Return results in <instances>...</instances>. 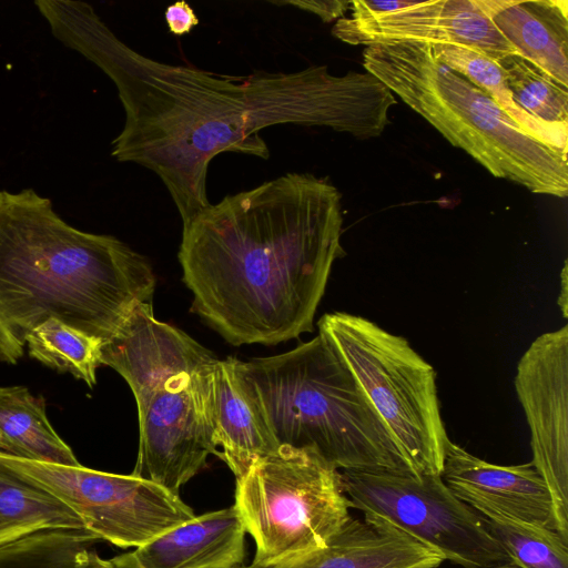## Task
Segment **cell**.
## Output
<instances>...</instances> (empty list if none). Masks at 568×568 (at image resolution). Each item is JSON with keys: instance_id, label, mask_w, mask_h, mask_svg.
<instances>
[{"instance_id": "obj_28", "label": "cell", "mask_w": 568, "mask_h": 568, "mask_svg": "<svg viewBox=\"0 0 568 568\" xmlns=\"http://www.w3.org/2000/svg\"><path fill=\"white\" fill-rule=\"evenodd\" d=\"M560 277H561V281H560V292H559V296H558V305L561 310V313H562V316L566 318L567 317V297H568V294H567V261L565 262L564 264V267H562V271H561V274H560Z\"/></svg>"}, {"instance_id": "obj_6", "label": "cell", "mask_w": 568, "mask_h": 568, "mask_svg": "<svg viewBox=\"0 0 568 568\" xmlns=\"http://www.w3.org/2000/svg\"><path fill=\"white\" fill-rule=\"evenodd\" d=\"M318 333L353 374L416 475H442L450 439L436 372L399 335L349 313L318 321Z\"/></svg>"}, {"instance_id": "obj_20", "label": "cell", "mask_w": 568, "mask_h": 568, "mask_svg": "<svg viewBox=\"0 0 568 568\" xmlns=\"http://www.w3.org/2000/svg\"><path fill=\"white\" fill-rule=\"evenodd\" d=\"M434 57L487 93L520 128L545 143L568 151V128L544 123L514 100L499 64L471 48L456 44H429Z\"/></svg>"}, {"instance_id": "obj_24", "label": "cell", "mask_w": 568, "mask_h": 568, "mask_svg": "<svg viewBox=\"0 0 568 568\" xmlns=\"http://www.w3.org/2000/svg\"><path fill=\"white\" fill-rule=\"evenodd\" d=\"M516 568H568V539L558 531L498 514L480 515Z\"/></svg>"}, {"instance_id": "obj_12", "label": "cell", "mask_w": 568, "mask_h": 568, "mask_svg": "<svg viewBox=\"0 0 568 568\" xmlns=\"http://www.w3.org/2000/svg\"><path fill=\"white\" fill-rule=\"evenodd\" d=\"M503 0L410 1L383 16L341 18L332 29L352 45L416 42L471 48L497 61L518 54L491 20Z\"/></svg>"}, {"instance_id": "obj_15", "label": "cell", "mask_w": 568, "mask_h": 568, "mask_svg": "<svg viewBox=\"0 0 568 568\" xmlns=\"http://www.w3.org/2000/svg\"><path fill=\"white\" fill-rule=\"evenodd\" d=\"M445 558L387 520L364 515L347 523L320 548L240 568H437Z\"/></svg>"}, {"instance_id": "obj_13", "label": "cell", "mask_w": 568, "mask_h": 568, "mask_svg": "<svg viewBox=\"0 0 568 568\" xmlns=\"http://www.w3.org/2000/svg\"><path fill=\"white\" fill-rule=\"evenodd\" d=\"M216 359L183 331L158 321L151 303H141L103 343L101 362L126 381L140 413L170 377L197 374Z\"/></svg>"}, {"instance_id": "obj_11", "label": "cell", "mask_w": 568, "mask_h": 568, "mask_svg": "<svg viewBox=\"0 0 568 568\" xmlns=\"http://www.w3.org/2000/svg\"><path fill=\"white\" fill-rule=\"evenodd\" d=\"M515 389L530 433L531 464L568 539V327L539 335L517 364Z\"/></svg>"}, {"instance_id": "obj_21", "label": "cell", "mask_w": 568, "mask_h": 568, "mask_svg": "<svg viewBox=\"0 0 568 568\" xmlns=\"http://www.w3.org/2000/svg\"><path fill=\"white\" fill-rule=\"evenodd\" d=\"M98 540L85 528L37 530L0 544V568H114Z\"/></svg>"}, {"instance_id": "obj_8", "label": "cell", "mask_w": 568, "mask_h": 568, "mask_svg": "<svg viewBox=\"0 0 568 568\" xmlns=\"http://www.w3.org/2000/svg\"><path fill=\"white\" fill-rule=\"evenodd\" d=\"M351 508L377 516L464 568L509 564L483 517L460 500L442 475L341 470Z\"/></svg>"}, {"instance_id": "obj_4", "label": "cell", "mask_w": 568, "mask_h": 568, "mask_svg": "<svg viewBox=\"0 0 568 568\" xmlns=\"http://www.w3.org/2000/svg\"><path fill=\"white\" fill-rule=\"evenodd\" d=\"M240 368L280 446L313 449L339 470L416 475L320 333L286 353L241 362Z\"/></svg>"}, {"instance_id": "obj_29", "label": "cell", "mask_w": 568, "mask_h": 568, "mask_svg": "<svg viewBox=\"0 0 568 568\" xmlns=\"http://www.w3.org/2000/svg\"><path fill=\"white\" fill-rule=\"evenodd\" d=\"M27 534L30 532L26 529L0 524V544L10 541Z\"/></svg>"}, {"instance_id": "obj_5", "label": "cell", "mask_w": 568, "mask_h": 568, "mask_svg": "<svg viewBox=\"0 0 568 568\" xmlns=\"http://www.w3.org/2000/svg\"><path fill=\"white\" fill-rule=\"evenodd\" d=\"M363 67L495 178L567 196V152L527 133L487 93L439 62L429 44H373L363 52Z\"/></svg>"}, {"instance_id": "obj_7", "label": "cell", "mask_w": 568, "mask_h": 568, "mask_svg": "<svg viewBox=\"0 0 568 568\" xmlns=\"http://www.w3.org/2000/svg\"><path fill=\"white\" fill-rule=\"evenodd\" d=\"M254 560L325 546L349 520L341 470L308 448L281 445L236 479L235 504Z\"/></svg>"}, {"instance_id": "obj_16", "label": "cell", "mask_w": 568, "mask_h": 568, "mask_svg": "<svg viewBox=\"0 0 568 568\" xmlns=\"http://www.w3.org/2000/svg\"><path fill=\"white\" fill-rule=\"evenodd\" d=\"M235 357L216 359L207 373L209 409L220 457L235 478L280 447Z\"/></svg>"}, {"instance_id": "obj_27", "label": "cell", "mask_w": 568, "mask_h": 568, "mask_svg": "<svg viewBox=\"0 0 568 568\" xmlns=\"http://www.w3.org/2000/svg\"><path fill=\"white\" fill-rule=\"evenodd\" d=\"M351 1L326 0V1H287L281 4H291L302 10L310 11L320 17L324 22H331L344 17L349 10Z\"/></svg>"}, {"instance_id": "obj_2", "label": "cell", "mask_w": 568, "mask_h": 568, "mask_svg": "<svg viewBox=\"0 0 568 568\" xmlns=\"http://www.w3.org/2000/svg\"><path fill=\"white\" fill-rule=\"evenodd\" d=\"M342 196L291 172L210 204L182 226L179 261L193 310L233 345H275L313 332L344 255Z\"/></svg>"}, {"instance_id": "obj_18", "label": "cell", "mask_w": 568, "mask_h": 568, "mask_svg": "<svg viewBox=\"0 0 568 568\" xmlns=\"http://www.w3.org/2000/svg\"><path fill=\"white\" fill-rule=\"evenodd\" d=\"M568 2L507 1L491 20L518 54L568 87Z\"/></svg>"}, {"instance_id": "obj_30", "label": "cell", "mask_w": 568, "mask_h": 568, "mask_svg": "<svg viewBox=\"0 0 568 568\" xmlns=\"http://www.w3.org/2000/svg\"><path fill=\"white\" fill-rule=\"evenodd\" d=\"M111 561L114 568H138L123 559L121 555L112 558Z\"/></svg>"}, {"instance_id": "obj_19", "label": "cell", "mask_w": 568, "mask_h": 568, "mask_svg": "<svg viewBox=\"0 0 568 568\" xmlns=\"http://www.w3.org/2000/svg\"><path fill=\"white\" fill-rule=\"evenodd\" d=\"M0 454L60 465H81L51 426L45 404L23 386L0 387Z\"/></svg>"}, {"instance_id": "obj_1", "label": "cell", "mask_w": 568, "mask_h": 568, "mask_svg": "<svg viewBox=\"0 0 568 568\" xmlns=\"http://www.w3.org/2000/svg\"><path fill=\"white\" fill-rule=\"evenodd\" d=\"M53 37L114 83L124 124L112 141L119 162L152 171L182 226L206 209L212 160L224 152L270 158L260 131L325 126L366 140L390 123L394 93L369 72L335 75L326 65L244 77L170 64L133 50L85 2L50 0L40 10Z\"/></svg>"}, {"instance_id": "obj_26", "label": "cell", "mask_w": 568, "mask_h": 568, "mask_svg": "<svg viewBox=\"0 0 568 568\" xmlns=\"http://www.w3.org/2000/svg\"><path fill=\"white\" fill-rule=\"evenodd\" d=\"M169 30L174 36H183L199 24V18L185 1L169 6L164 12Z\"/></svg>"}, {"instance_id": "obj_23", "label": "cell", "mask_w": 568, "mask_h": 568, "mask_svg": "<svg viewBox=\"0 0 568 568\" xmlns=\"http://www.w3.org/2000/svg\"><path fill=\"white\" fill-rule=\"evenodd\" d=\"M0 524L29 532L84 528L78 515L65 504L1 465Z\"/></svg>"}, {"instance_id": "obj_25", "label": "cell", "mask_w": 568, "mask_h": 568, "mask_svg": "<svg viewBox=\"0 0 568 568\" xmlns=\"http://www.w3.org/2000/svg\"><path fill=\"white\" fill-rule=\"evenodd\" d=\"M496 62L523 110L544 123L568 128V87L519 54H509Z\"/></svg>"}, {"instance_id": "obj_3", "label": "cell", "mask_w": 568, "mask_h": 568, "mask_svg": "<svg viewBox=\"0 0 568 568\" xmlns=\"http://www.w3.org/2000/svg\"><path fill=\"white\" fill-rule=\"evenodd\" d=\"M154 288L122 241L73 227L33 189L0 191V361L16 364L48 318L106 342Z\"/></svg>"}, {"instance_id": "obj_17", "label": "cell", "mask_w": 568, "mask_h": 568, "mask_svg": "<svg viewBox=\"0 0 568 568\" xmlns=\"http://www.w3.org/2000/svg\"><path fill=\"white\" fill-rule=\"evenodd\" d=\"M246 530L233 505L163 532L122 558L138 568H240Z\"/></svg>"}, {"instance_id": "obj_14", "label": "cell", "mask_w": 568, "mask_h": 568, "mask_svg": "<svg viewBox=\"0 0 568 568\" xmlns=\"http://www.w3.org/2000/svg\"><path fill=\"white\" fill-rule=\"evenodd\" d=\"M442 478L460 500L479 515L498 514L560 534L550 493L531 462L496 465L450 442Z\"/></svg>"}, {"instance_id": "obj_31", "label": "cell", "mask_w": 568, "mask_h": 568, "mask_svg": "<svg viewBox=\"0 0 568 568\" xmlns=\"http://www.w3.org/2000/svg\"><path fill=\"white\" fill-rule=\"evenodd\" d=\"M488 568H516L509 564H500V565H496V566H493V567H488Z\"/></svg>"}, {"instance_id": "obj_10", "label": "cell", "mask_w": 568, "mask_h": 568, "mask_svg": "<svg viewBox=\"0 0 568 568\" xmlns=\"http://www.w3.org/2000/svg\"><path fill=\"white\" fill-rule=\"evenodd\" d=\"M211 366L197 374L170 377L138 413L134 475L179 495L180 488L206 466L209 455L220 456L209 409Z\"/></svg>"}, {"instance_id": "obj_9", "label": "cell", "mask_w": 568, "mask_h": 568, "mask_svg": "<svg viewBox=\"0 0 568 568\" xmlns=\"http://www.w3.org/2000/svg\"><path fill=\"white\" fill-rule=\"evenodd\" d=\"M0 465L47 490L100 540L138 548L196 515L178 494L134 474L118 475L0 454Z\"/></svg>"}, {"instance_id": "obj_22", "label": "cell", "mask_w": 568, "mask_h": 568, "mask_svg": "<svg viewBox=\"0 0 568 568\" xmlns=\"http://www.w3.org/2000/svg\"><path fill=\"white\" fill-rule=\"evenodd\" d=\"M103 341L55 318H48L27 336L29 355L43 365L70 373L89 387L102 365Z\"/></svg>"}]
</instances>
